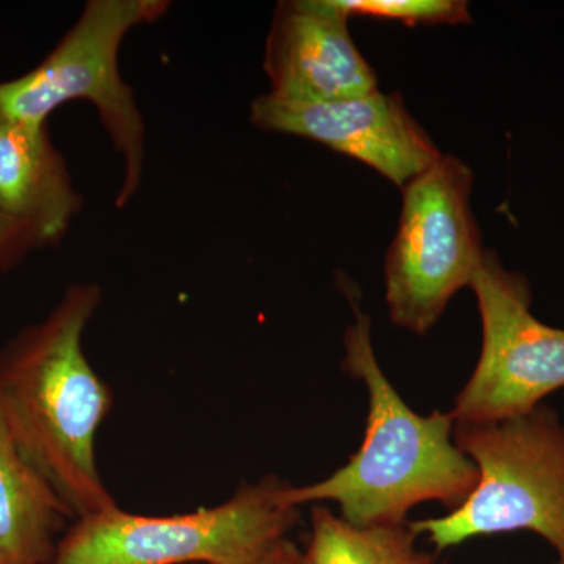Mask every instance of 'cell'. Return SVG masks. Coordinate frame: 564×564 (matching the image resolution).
I'll return each mask as SVG.
<instances>
[{
	"label": "cell",
	"instance_id": "cell-1",
	"mask_svg": "<svg viewBox=\"0 0 564 564\" xmlns=\"http://www.w3.org/2000/svg\"><path fill=\"white\" fill-rule=\"evenodd\" d=\"M101 300L95 282L70 284L43 321L0 350V413L74 521L117 507L96 459L113 393L84 351Z\"/></svg>",
	"mask_w": 564,
	"mask_h": 564
},
{
	"label": "cell",
	"instance_id": "cell-2",
	"mask_svg": "<svg viewBox=\"0 0 564 564\" xmlns=\"http://www.w3.org/2000/svg\"><path fill=\"white\" fill-rule=\"evenodd\" d=\"M355 318L345 332L344 369L369 391L366 437L325 480L289 486V503H337L340 518L356 527L404 524L408 511L423 502L455 511L477 486L478 469L456 447L454 419L440 411L419 415L403 402L375 356L369 317L355 306Z\"/></svg>",
	"mask_w": 564,
	"mask_h": 564
},
{
	"label": "cell",
	"instance_id": "cell-3",
	"mask_svg": "<svg viewBox=\"0 0 564 564\" xmlns=\"http://www.w3.org/2000/svg\"><path fill=\"white\" fill-rule=\"evenodd\" d=\"M456 447L473 459L478 481L466 502L443 518L410 524L444 551L475 536L530 530L564 564V425L545 406L507 421L455 423Z\"/></svg>",
	"mask_w": 564,
	"mask_h": 564
},
{
	"label": "cell",
	"instance_id": "cell-4",
	"mask_svg": "<svg viewBox=\"0 0 564 564\" xmlns=\"http://www.w3.org/2000/svg\"><path fill=\"white\" fill-rule=\"evenodd\" d=\"M169 9L165 0H90L35 68L0 82V113L28 124H50L51 115L68 102L95 107L124 165L120 209L139 192L147 135L135 95L118 65L121 44L133 29L161 20Z\"/></svg>",
	"mask_w": 564,
	"mask_h": 564
},
{
	"label": "cell",
	"instance_id": "cell-5",
	"mask_svg": "<svg viewBox=\"0 0 564 564\" xmlns=\"http://www.w3.org/2000/svg\"><path fill=\"white\" fill-rule=\"evenodd\" d=\"M269 475L192 513L141 516L120 507L76 519L51 564H252L295 525L300 507Z\"/></svg>",
	"mask_w": 564,
	"mask_h": 564
},
{
	"label": "cell",
	"instance_id": "cell-6",
	"mask_svg": "<svg viewBox=\"0 0 564 564\" xmlns=\"http://www.w3.org/2000/svg\"><path fill=\"white\" fill-rule=\"evenodd\" d=\"M473 187V170L443 155L402 188L384 276L391 321L408 332L429 333L455 293L470 288L485 252L470 207Z\"/></svg>",
	"mask_w": 564,
	"mask_h": 564
},
{
	"label": "cell",
	"instance_id": "cell-7",
	"mask_svg": "<svg viewBox=\"0 0 564 564\" xmlns=\"http://www.w3.org/2000/svg\"><path fill=\"white\" fill-rule=\"evenodd\" d=\"M470 288L484 347L448 414L455 423H492L530 413L564 388V329L534 317L529 280L505 269L491 250L481 256Z\"/></svg>",
	"mask_w": 564,
	"mask_h": 564
},
{
	"label": "cell",
	"instance_id": "cell-8",
	"mask_svg": "<svg viewBox=\"0 0 564 564\" xmlns=\"http://www.w3.org/2000/svg\"><path fill=\"white\" fill-rule=\"evenodd\" d=\"M250 121L261 131L313 140L366 163L400 188L443 158L400 93L329 102L285 101L267 93L252 101Z\"/></svg>",
	"mask_w": 564,
	"mask_h": 564
},
{
	"label": "cell",
	"instance_id": "cell-9",
	"mask_svg": "<svg viewBox=\"0 0 564 564\" xmlns=\"http://www.w3.org/2000/svg\"><path fill=\"white\" fill-rule=\"evenodd\" d=\"M334 0H284L274 9L263 70L270 95L285 101L329 102L378 90V77Z\"/></svg>",
	"mask_w": 564,
	"mask_h": 564
},
{
	"label": "cell",
	"instance_id": "cell-10",
	"mask_svg": "<svg viewBox=\"0 0 564 564\" xmlns=\"http://www.w3.org/2000/svg\"><path fill=\"white\" fill-rule=\"evenodd\" d=\"M82 204L50 124L0 113V210L32 228L46 248L62 242Z\"/></svg>",
	"mask_w": 564,
	"mask_h": 564
},
{
	"label": "cell",
	"instance_id": "cell-11",
	"mask_svg": "<svg viewBox=\"0 0 564 564\" xmlns=\"http://www.w3.org/2000/svg\"><path fill=\"white\" fill-rule=\"evenodd\" d=\"M68 519L0 413V564H51Z\"/></svg>",
	"mask_w": 564,
	"mask_h": 564
},
{
	"label": "cell",
	"instance_id": "cell-12",
	"mask_svg": "<svg viewBox=\"0 0 564 564\" xmlns=\"http://www.w3.org/2000/svg\"><path fill=\"white\" fill-rule=\"evenodd\" d=\"M415 538L410 525L356 527L315 507L304 564H437Z\"/></svg>",
	"mask_w": 564,
	"mask_h": 564
},
{
	"label": "cell",
	"instance_id": "cell-13",
	"mask_svg": "<svg viewBox=\"0 0 564 564\" xmlns=\"http://www.w3.org/2000/svg\"><path fill=\"white\" fill-rule=\"evenodd\" d=\"M348 17H369L402 24H469V3L463 0H334Z\"/></svg>",
	"mask_w": 564,
	"mask_h": 564
},
{
	"label": "cell",
	"instance_id": "cell-14",
	"mask_svg": "<svg viewBox=\"0 0 564 564\" xmlns=\"http://www.w3.org/2000/svg\"><path fill=\"white\" fill-rule=\"evenodd\" d=\"M40 248L43 245L32 228L0 210V273L10 272Z\"/></svg>",
	"mask_w": 564,
	"mask_h": 564
},
{
	"label": "cell",
	"instance_id": "cell-15",
	"mask_svg": "<svg viewBox=\"0 0 564 564\" xmlns=\"http://www.w3.org/2000/svg\"><path fill=\"white\" fill-rule=\"evenodd\" d=\"M252 564H304V555L291 541L282 540Z\"/></svg>",
	"mask_w": 564,
	"mask_h": 564
}]
</instances>
